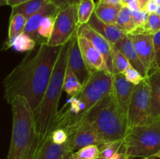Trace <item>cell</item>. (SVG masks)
I'll return each instance as SVG.
<instances>
[{
  "label": "cell",
  "instance_id": "cell-24",
  "mask_svg": "<svg viewBox=\"0 0 160 159\" xmlns=\"http://www.w3.org/2000/svg\"><path fill=\"white\" fill-rule=\"evenodd\" d=\"M36 45L35 41L25 33H22L20 35L16 37L9 44L3 47L4 49H7L9 48H12L16 51H31L34 48Z\"/></svg>",
  "mask_w": 160,
  "mask_h": 159
},
{
  "label": "cell",
  "instance_id": "cell-23",
  "mask_svg": "<svg viewBox=\"0 0 160 159\" xmlns=\"http://www.w3.org/2000/svg\"><path fill=\"white\" fill-rule=\"evenodd\" d=\"M82 87V84H81L76 75L67 65L65 76H64L63 91L66 92L69 97L72 98L79 94Z\"/></svg>",
  "mask_w": 160,
  "mask_h": 159
},
{
  "label": "cell",
  "instance_id": "cell-32",
  "mask_svg": "<svg viewBox=\"0 0 160 159\" xmlns=\"http://www.w3.org/2000/svg\"><path fill=\"white\" fill-rule=\"evenodd\" d=\"M127 80L133 84L134 85H138L140 84L145 78L142 76L140 73L133 66H129L123 73Z\"/></svg>",
  "mask_w": 160,
  "mask_h": 159
},
{
  "label": "cell",
  "instance_id": "cell-20",
  "mask_svg": "<svg viewBox=\"0 0 160 159\" xmlns=\"http://www.w3.org/2000/svg\"><path fill=\"white\" fill-rule=\"evenodd\" d=\"M122 7V4L109 5L98 2L95 5L94 12L102 21L109 24H116L117 16Z\"/></svg>",
  "mask_w": 160,
  "mask_h": 159
},
{
  "label": "cell",
  "instance_id": "cell-11",
  "mask_svg": "<svg viewBox=\"0 0 160 159\" xmlns=\"http://www.w3.org/2000/svg\"><path fill=\"white\" fill-rule=\"evenodd\" d=\"M77 34L78 36L87 38L93 45V46L101 53L107 64L109 73L112 74V44H111L101 34L96 32L88 23L80 25L77 31Z\"/></svg>",
  "mask_w": 160,
  "mask_h": 159
},
{
  "label": "cell",
  "instance_id": "cell-29",
  "mask_svg": "<svg viewBox=\"0 0 160 159\" xmlns=\"http://www.w3.org/2000/svg\"><path fill=\"white\" fill-rule=\"evenodd\" d=\"M160 31V15L157 13L149 14L148 20L143 28H136L134 32L131 34H154L155 33Z\"/></svg>",
  "mask_w": 160,
  "mask_h": 159
},
{
  "label": "cell",
  "instance_id": "cell-6",
  "mask_svg": "<svg viewBox=\"0 0 160 159\" xmlns=\"http://www.w3.org/2000/svg\"><path fill=\"white\" fill-rule=\"evenodd\" d=\"M160 151V118L128 128L120 152L130 157H151Z\"/></svg>",
  "mask_w": 160,
  "mask_h": 159
},
{
  "label": "cell",
  "instance_id": "cell-49",
  "mask_svg": "<svg viewBox=\"0 0 160 159\" xmlns=\"http://www.w3.org/2000/svg\"><path fill=\"white\" fill-rule=\"evenodd\" d=\"M142 159H151V158H149V157H143V158Z\"/></svg>",
  "mask_w": 160,
  "mask_h": 159
},
{
  "label": "cell",
  "instance_id": "cell-41",
  "mask_svg": "<svg viewBox=\"0 0 160 159\" xmlns=\"http://www.w3.org/2000/svg\"><path fill=\"white\" fill-rule=\"evenodd\" d=\"M138 2L139 7H140L141 10H145V6H146L148 0H138Z\"/></svg>",
  "mask_w": 160,
  "mask_h": 159
},
{
  "label": "cell",
  "instance_id": "cell-34",
  "mask_svg": "<svg viewBox=\"0 0 160 159\" xmlns=\"http://www.w3.org/2000/svg\"><path fill=\"white\" fill-rule=\"evenodd\" d=\"M49 137L54 143L58 144L65 143L68 140V134L66 130L61 128H58L52 131L49 134Z\"/></svg>",
  "mask_w": 160,
  "mask_h": 159
},
{
  "label": "cell",
  "instance_id": "cell-19",
  "mask_svg": "<svg viewBox=\"0 0 160 159\" xmlns=\"http://www.w3.org/2000/svg\"><path fill=\"white\" fill-rule=\"evenodd\" d=\"M151 90V113L153 118H160V69L147 77Z\"/></svg>",
  "mask_w": 160,
  "mask_h": 159
},
{
  "label": "cell",
  "instance_id": "cell-17",
  "mask_svg": "<svg viewBox=\"0 0 160 159\" xmlns=\"http://www.w3.org/2000/svg\"><path fill=\"white\" fill-rule=\"evenodd\" d=\"M113 45L124 55V56L128 59V62H130L131 66L136 69L144 78L148 77V75L146 69L141 61L140 58H139L138 55L137 51L134 48V45H133L132 41L130 38L128 34H126L124 37H122Z\"/></svg>",
  "mask_w": 160,
  "mask_h": 159
},
{
  "label": "cell",
  "instance_id": "cell-21",
  "mask_svg": "<svg viewBox=\"0 0 160 159\" xmlns=\"http://www.w3.org/2000/svg\"><path fill=\"white\" fill-rule=\"evenodd\" d=\"M48 0H30V1L23 2L12 7L11 16L17 13H20L24 16L27 19L30 18L31 16L40 10L42 6L48 2Z\"/></svg>",
  "mask_w": 160,
  "mask_h": 159
},
{
  "label": "cell",
  "instance_id": "cell-50",
  "mask_svg": "<svg viewBox=\"0 0 160 159\" xmlns=\"http://www.w3.org/2000/svg\"><path fill=\"white\" fill-rule=\"evenodd\" d=\"M81 1H84V0H81Z\"/></svg>",
  "mask_w": 160,
  "mask_h": 159
},
{
  "label": "cell",
  "instance_id": "cell-36",
  "mask_svg": "<svg viewBox=\"0 0 160 159\" xmlns=\"http://www.w3.org/2000/svg\"><path fill=\"white\" fill-rule=\"evenodd\" d=\"M49 2L54 4L60 11L72 5H78L81 0H49Z\"/></svg>",
  "mask_w": 160,
  "mask_h": 159
},
{
  "label": "cell",
  "instance_id": "cell-33",
  "mask_svg": "<svg viewBox=\"0 0 160 159\" xmlns=\"http://www.w3.org/2000/svg\"><path fill=\"white\" fill-rule=\"evenodd\" d=\"M131 12H132V17L136 28H140V29L143 28L148 20L149 13L145 10L131 11Z\"/></svg>",
  "mask_w": 160,
  "mask_h": 159
},
{
  "label": "cell",
  "instance_id": "cell-13",
  "mask_svg": "<svg viewBox=\"0 0 160 159\" xmlns=\"http://www.w3.org/2000/svg\"><path fill=\"white\" fill-rule=\"evenodd\" d=\"M67 65L76 75L82 86L84 85L90 77L92 72L88 68L81 54L77 33L72 37Z\"/></svg>",
  "mask_w": 160,
  "mask_h": 159
},
{
  "label": "cell",
  "instance_id": "cell-12",
  "mask_svg": "<svg viewBox=\"0 0 160 159\" xmlns=\"http://www.w3.org/2000/svg\"><path fill=\"white\" fill-rule=\"evenodd\" d=\"M134 87V84L127 80L123 73L112 74V95L120 110L127 118Z\"/></svg>",
  "mask_w": 160,
  "mask_h": 159
},
{
  "label": "cell",
  "instance_id": "cell-14",
  "mask_svg": "<svg viewBox=\"0 0 160 159\" xmlns=\"http://www.w3.org/2000/svg\"><path fill=\"white\" fill-rule=\"evenodd\" d=\"M78 39L81 54L88 70L91 72L98 70L109 73L104 57L93 45L84 37L78 36Z\"/></svg>",
  "mask_w": 160,
  "mask_h": 159
},
{
  "label": "cell",
  "instance_id": "cell-25",
  "mask_svg": "<svg viewBox=\"0 0 160 159\" xmlns=\"http://www.w3.org/2000/svg\"><path fill=\"white\" fill-rule=\"evenodd\" d=\"M56 15L57 14L46 16L42 20V23H41L40 26L38 27V31L39 39L37 44L42 45V44L48 43L50 37L52 34Z\"/></svg>",
  "mask_w": 160,
  "mask_h": 159
},
{
  "label": "cell",
  "instance_id": "cell-18",
  "mask_svg": "<svg viewBox=\"0 0 160 159\" xmlns=\"http://www.w3.org/2000/svg\"><path fill=\"white\" fill-rule=\"evenodd\" d=\"M70 152L73 151L67 142L58 144L54 143L48 136L42 143L34 159H63Z\"/></svg>",
  "mask_w": 160,
  "mask_h": 159
},
{
  "label": "cell",
  "instance_id": "cell-40",
  "mask_svg": "<svg viewBox=\"0 0 160 159\" xmlns=\"http://www.w3.org/2000/svg\"><path fill=\"white\" fill-rule=\"evenodd\" d=\"M98 2L102 3H106V4L109 5L121 4V0H98Z\"/></svg>",
  "mask_w": 160,
  "mask_h": 159
},
{
  "label": "cell",
  "instance_id": "cell-46",
  "mask_svg": "<svg viewBox=\"0 0 160 159\" xmlns=\"http://www.w3.org/2000/svg\"><path fill=\"white\" fill-rule=\"evenodd\" d=\"M155 2L158 5V6H160V0H154Z\"/></svg>",
  "mask_w": 160,
  "mask_h": 159
},
{
  "label": "cell",
  "instance_id": "cell-27",
  "mask_svg": "<svg viewBox=\"0 0 160 159\" xmlns=\"http://www.w3.org/2000/svg\"><path fill=\"white\" fill-rule=\"evenodd\" d=\"M112 74L123 73L125 70L131 66L128 59L119 49H117L112 45Z\"/></svg>",
  "mask_w": 160,
  "mask_h": 159
},
{
  "label": "cell",
  "instance_id": "cell-37",
  "mask_svg": "<svg viewBox=\"0 0 160 159\" xmlns=\"http://www.w3.org/2000/svg\"><path fill=\"white\" fill-rule=\"evenodd\" d=\"M158 8H159V6L155 2L154 0H148L146 6H145V10L149 14L156 13V11H157Z\"/></svg>",
  "mask_w": 160,
  "mask_h": 159
},
{
  "label": "cell",
  "instance_id": "cell-30",
  "mask_svg": "<svg viewBox=\"0 0 160 159\" xmlns=\"http://www.w3.org/2000/svg\"><path fill=\"white\" fill-rule=\"evenodd\" d=\"M73 155L74 159H95L100 155L99 147L89 145L73 152Z\"/></svg>",
  "mask_w": 160,
  "mask_h": 159
},
{
  "label": "cell",
  "instance_id": "cell-26",
  "mask_svg": "<svg viewBox=\"0 0 160 159\" xmlns=\"http://www.w3.org/2000/svg\"><path fill=\"white\" fill-rule=\"evenodd\" d=\"M116 25L120 26L127 34H131L135 31L136 26L132 17V12L127 6H123L119 12Z\"/></svg>",
  "mask_w": 160,
  "mask_h": 159
},
{
  "label": "cell",
  "instance_id": "cell-42",
  "mask_svg": "<svg viewBox=\"0 0 160 159\" xmlns=\"http://www.w3.org/2000/svg\"><path fill=\"white\" fill-rule=\"evenodd\" d=\"M133 0H121V4L123 6H127L130 2H131Z\"/></svg>",
  "mask_w": 160,
  "mask_h": 159
},
{
  "label": "cell",
  "instance_id": "cell-38",
  "mask_svg": "<svg viewBox=\"0 0 160 159\" xmlns=\"http://www.w3.org/2000/svg\"><path fill=\"white\" fill-rule=\"evenodd\" d=\"M127 7H128L131 11L141 10L140 7H139V4H138V0H133L131 2H130L129 4L127 6Z\"/></svg>",
  "mask_w": 160,
  "mask_h": 159
},
{
  "label": "cell",
  "instance_id": "cell-10",
  "mask_svg": "<svg viewBox=\"0 0 160 159\" xmlns=\"http://www.w3.org/2000/svg\"><path fill=\"white\" fill-rule=\"evenodd\" d=\"M131 39L134 48L145 65L148 75L156 70L155 64V51L153 45V34H128Z\"/></svg>",
  "mask_w": 160,
  "mask_h": 159
},
{
  "label": "cell",
  "instance_id": "cell-31",
  "mask_svg": "<svg viewBox=\"0 0 160 159\" xmlns=\"http://www.w3.org/2000/svg\"><path fill=\"white\" fill-rule=\"evenodd\" d=\"M123 141V140H122ZM122 141L111 142V143H103L99 145L100 155L106 159H110L112 156L120 151L122 146Z\"/></svg>",
  "mask_w": 160,
  "mask_h": 159
},
{
  "label": "cell",
  "instance_id": "cell-43",
  "mask_svg": "<svg viewBox=\"0 0 160 159\" xmlns=\"http://www.w3.org/2000/svg\"><path fill=\"white\" fill-rule=\"evenodd\" d=\"M73 154V152L69 153L68 154H67V155H66L65 157H64L63 159H74Z\"/></svg>",
  "mask_w": 160,
  "mask_h": 159
},
{
  "label": "cell",
  "instance_id": "cell-9",
  "mask_svg": "<svg viewBox=\"0 0 160 159\" xmlns=\"http://www.w3.org/2000/svg\"><path fill=\"white\" fill-rule=\"evenodd\" d=\"M68 134V143L73 152L89 145L103 144L104 141L89 125L77 123L64 129Z\"/></svg>",
  "mask_w": 160,
  "mask_h": 159
},
{
  "label": "cell",
  "instance_id": "cell-15",
  "mask_svg": "<svg viewBox=\"0 0 160 159\" xmlns=\"http://www.w3.org/2000/svg\"><path fill=\"white\" fill-rule=\"evenodd\" d=\"M59 12V10L58 9V8L48 0L42 6L40 10L38 11L36 13H34V15L28 19L24 30H23V33L28 34L33 40L35 41L36 44H37L39 39L38 31V27L42 23V20L46 16L57 14Z\"/></svg>",
  "mask_w": 160,
  "mask_h": 159
},
{
  "label": "cell",
  "instance_id": "cell-2",
  "mask_svg": "<svg viewBox=\"0 0 160 159\" xmlns=\"http://www.w3.org/2000/svg\"><path fill=\"white\" fill-rule=\"evenodd\" d=\"M112 74L106 71L95 70L78 95L67 101L68 106L59 111L50 131L64 129L79 119L97 103L112 92Z\"/></svg>",
  "mask_w": 160,
  "mask_h": 159
},
{
  "label": "cell",
  "instance_id": "cell-5",
  "mask_svg": "<svg viewBox=\"0 0 160 159\" xmlns=\"http://www.w3.org/2000/svg\"><path fill=\"white\" fill-rule=\"evenodd\" d=\"M77 123L89 125L105 143L122 141L128 129V118L123 115L117 106L112 92L97 103L85 115L68 126Z\"/></svg>",
  "mask_w": 160,
  "mask_h": 159
},
{
  "label": "cell",
  "instance_id": "cell-22",
  "mask_svg": "<svg viewBox=\"0 0 160 159\" xmlns=\"http://www.w3.org/2000/svg\"><path fill=\"white\" fill-rule=\"evenodd\" d=\"M27 20H28V19L20 13H17L10 16L9 31H8V38L5 41V45L9 44L16 37H17L23 32Z\"/></svg>",
  "mask_w": 160,
  "mask_h": 159
},
{
  "label": "cell",
  "instance_id": "cell-4",
  "mask_svg": "<svg viewBox=\"0 0 160 159\" xmlns=\"http://www.w3.org/2000/svg\"><path fill=\"white\" fill-rule=\"evenodd\" d=\"M71 40L72 38L60 47L59 57L55 65L52 77L40 105L34 113V126L36 132L40 137L41 143L49 136L50 128L59 112L58 106L62 91H63L64 76L68 64Z\"/></svg>",
  "mask_w": 160,
  "mask_h": 159
},
{
  "label": "cell",
  "instance_id": "cell-48",
  "mask_svg": "<svg viewBox=\"0 0 160 159\" xmlns=\"http://www.w3.org/2000/svg\"><path fill=\"white\" fill-rule=\"evenodd\" d=\"M95 159H106V158H105V157H101V156H99V157H97V158H95Z\"/></svg>",
  "mask_w": 160,
  "mask_h": 159
},
{
  "label": "cell",
  "instance_id": "cell-39",
  "mask_svg": "<svg viewBox=\"0 0 160 159\" xmlns=\"http://www.w3.org/2000/svg\"><path fill=\"white\" fill-rule=\"evenodd\" d=\"M28 1H30V0H8L7 5L11 7H13V6H18V5L26 2Z\"/></svg>",
  "mask_w": 160,
  "mask_h": 159
},
{
  "label": "cell",
  "instance_id": "cell-8",
  "mask_svg": "<svg viewBox=\"0 0 160 159\" xmlns=\"http://www.w3.org/2000/svg\"><path fill=\"white\" fill-rule=\"evenodd\" d=\"M78 6L72 5L59 11L56 17L52 34L48 41L50 46L60 47L69 41L78 28Z\"/></svg>",
  "mask_w": 160,
  "mask_h": 159
},
{
  "label": "cell",
  "instance_id": "cell-7",
  "mask_svg": "<svg viewBox=\"0 0 160 159\" xmlns=\"http://www.w3.org/2000/svg\"><path fill=\"white\" fill-rule=\"evenodd\" d=\"M151 90L147 78L134 85L128 108V128L148 123L152 119L151 113Z\"/></svg>",
  "mask_w": 160,
  "mask_h": 159
},
{
  "label": "cell",
  "instance_id": "cell-44",
  "mask_svg": "<svg viewBox=\"0 0 160 159\" xmlns=\"http://www.w3.org/2000/svg\"><path fill=\"white\" fill-rule=\"evenodd\" d=\"M151 159H160V151H158L156 154H155L152 157H150Z\"/></svg>",
  "mask_w": 160,
  "mask_h": 159
},
{
  "label": "cell",
  "instance_id": "cell-45",
  "mask_svg": "<svg viewBox=\"0 0 160 159\" xmlns=\"http://www.w3.org/2000/svg\"><path fill=\"white\" fill-rule=\"evenodd\" d=\"M7 2H8V0H0V6H6V5H7Z\"/></svg>",
  "mask_w": 160,
  "mask_h": 159
},
{
  "label": "cell",
  "instance_id": "cell-16",
  "mask_svg": "<svg viewBox=\"0 0 160 159\" xmlns=\"http://www.w3.org/2000/svg\"><path fill=\"white\" fill-rule=\"evenodd\" d=\"M89 25L95 30L96 32L101 34L102 36L107 39L111 44L114 45L119 40L124 37L127 34L124 31L121 29L120 26L116 24H109L102 21L95 12L91 17L88 21Z\"/></svg>",
  "mask_w": 160,
  "mask_h": 159
},
{
  "label": "cell",
  "instance_id": "cell-3",
  "mask_svg": "<svg viewBox=\"0 0 160 159\" xmlns=\"http://www.w3.org/2000/svg\"><path fill=\"white\" fill-rule=\"evenodd\" d=\"M9 104L12 127L7 159H34L42 143L36 132L34 112L23 97H16Z\"/></svg>",
  "mask_w": 160,
  "mask_h": 159
},
{
  "label": "cell",
  "instance_id": "cell-47",
  "mask_svg": "<svg viewBox=\"0 0 160 159\" xmlns=\"http://www.w3.org/2000/svg\"><path fill=\"white\" fill-rule=\"evenodd\" d=\"M156 13L159 14V15H160V6H159V8H158L157 11H156Z\"/></svg>",
  "mask_w": 160,
  "mask_h": 159
},
{
  "label": "cell",
  "instance_id": "cell-1",
  "mask_svg": "<svg viewBox=\"0 0 160 159\" xmlns=\"http://www.w3.org/2000/svg\"><path fill=\"white\" fill-rule=\"evenodd\" d=\"M60 47L42 44L34 55L28 53L3 80L4 98L8 104L16 97H23L34 113L52 77Z\"/></svg>",
  "mask_w": 160,
  "mask_h": 159
},
{
  "label": "cell",
  "instance_id": "cell-28",
  "mask_svg": "<svg viewBox=\"0 0 160 159\" xmlns=\"http://www.w3.org/2000/svg\"><path fill=\"white\" fill-rule=\"evenodd\" d=\"M95 4L94 2V0H84V1L80 2L78 6V25L79 26L88 23L95 10Z\"/></svg>",
  "mask_w": 160,
  "mask_h": 159
},
{
  "label": "cell",
  "instance_id": "cell-35",
  "mask_svg": "<svg viewBox=\"0 0 160 159\" xmlns=\"http://www.w3.org/2000/svg\"><path fill=\"white\" fill-rule=\"evenodd\" d=\"M153 45L155 51L156 68L160 69V31L153 34Z\"/></svg>",
  "mask_w": 160,
  "mask_h": 159
}]
</instances>
